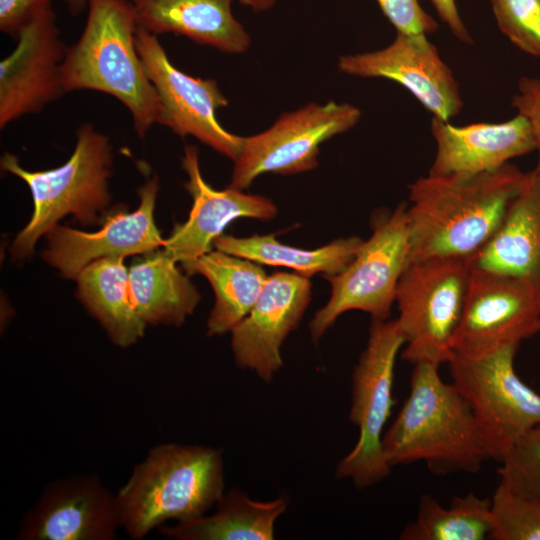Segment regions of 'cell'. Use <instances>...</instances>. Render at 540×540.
<instances>
[{
    "instance_id": "obj_1",
    "label": "cell",
    "mask_w": 540,
    "mask_h": 540,
    "mask_svg": "<svg viewBox=\"0 0 540 540\" xmlns=\"http://www.w3.org/2000/svg\"><path fill=\"white\" fill-rule=\"evenodd\" d=\"M524 172L510 163L471 175H427L409 186V264L470 259L493 237Z\"/></svg>"
},
{
    "instance_id": "obj_2",
    "label": "cell",
    "mask_w": 540,
    "mask_h": 540,
    "mask_svg": "<svg viewBox=\"0 0 540 540\" xmlns=\"http://www.w3.org/2000/svg\"><path fill=\"white\" fill-rule=\"evenodd\" d=\"M438 368L414 365L409 395L382 438L384 456L391 467L423 461L435 474L476 473L490 456L469 403Z\"/></svg>"
},
{
    "instance_id": "obj_3",
    "label": "cell",
    "mask_w": 540,
    "mask_h": 540,
    "mask_svg": "<svg viewBox=\"0 0 540 540\" xmlns=\"http://www.w3.org/2000/svg\"><path fill=\"white\" fill-rule=\"evenodd\" d=\"M84 29L61 66L65 93L93 90L129 111L139 138L157 123L159 101L136 47V12L130 0H89Z\"/></svg>"
},
{
    "instance_id": "obj_4",
    "label": "cell",
    "mask_w": 540,
    "mask_h": 540,
    "mask_svg": "<svg viewBox=\"0 0 540 540\" xmlns=\"http://www.w3.org/2000/svg\"><path fill=\"white\" fill-rule=\"evenodd\" d=\"M220 449L165 443L151 448L116 492L121 528L143 539L164 522H186L205 513L224 493Z\"/></svg>"
},
{
    "instance_id": "obj_5",
    "label": "cell",
    "mask_w": 540,
    "mask_h": 540,
    "mask_svg": "<svg viewBox=\"0 0 540 540\" xmlns=\"http://www.w3.org/2000/svg\"><path fill=\"white\" fill-rule=\"evenodd\" d=\"M113 153L108 136L90 123L76 132V145L69 159L57 168L43 171L24 169L18 158L5 153L2 170L22 179L29 187L34 211L28 224L16 236L11 254L21 260L33 253L38 239L68 214L84 225L97 221L111 195L109 177Z\"/></svg>"
},
{
    "instance_id": "obj_6",
    "label": "cell",
    "mask_w": 540,
    "mask_h": 540,
    "mask_svg": "<svg viewBox=\"0 0 540 540\" xmlns=\"http://www.w3.org/2000/svg\"><path fill=\"white\" fill-rule=\"evenodd\" d=\"M471 270L470 259L463 258H430L407 266L395 298L396 321L405 337L403 360L438 367L450 362Z\"/></svg>"
},
{
    "instance_id": "obj_7",
    "label": "cell",
    "mask_w": 540,
    "mask_h": 540,
    "mask_svg": "<svg viewBox=\"0 0 540 540\" xmlns=\"http://www.w3.org/2000/svg\"><path fill=\"white\" fill-rule=\"evenodd\" d=\"M371 224L372 234L352 262L342 272L325 276L331 295L309 324L314 342L347 311L360 310L380 321L390 315L399 280L409 265L407 206L401 203L391 212L378 213Z\"/></svg>"
},
{
    "instance_id": "obj_8",
    "label": "cell",
    "mask_w": 540,
    "mask_h": 540,
    "mask_svg": "<svg viewBox=\"0 0 540 540\" xmlns=\"http://www.w3.org/2000/svg\"><path fill=\"white\" fill-rule=\"evenodd\" d=\"M405 337L395 320H372L367 345L352 374L349 420L359 428L353 449L339 462L336 477L368 488L391 471L382 447L393 407L394 368Z\"/></svg>"
},
{
    "instance_id": "obj_9",
    "label": "cell",
    "mask_w": 540,
    "mask_h": 540,
    "mask_svg": "<svg viewBox=\"0 0 540 540\" xmlns=\"http://www.w3.org/2000/svg\"><path fill=\"white\" fill-rule=\"evenodd\" d=\"M511 343L478 357L454 354L453 384L469 403L490 459L501 461L511 445L540 424V394L517 375Z\"/></svg>"
},
{
    "instance_id": "obj_10",
    "label": "cell",
    "mask_w": 540,
    "mask_h": 540,
    "mask_svg": "<svg viewBox=\"0 0 540 540\" xmlns=\"http://www.w3.org/2000/svg\"><path fill=\"white\" fill-rule=\"evenodd\" d=\"M361 111L349 103H309L282 114L267 130L244 137L229 187L244 190L260 175H292L318 166L320 145L353 128Z\"/></svg>"
},
{
    "instance_id": "obj_11",
    "label": "cell",
    "mask_w": 540,
    "mask_h": 540,
    "mask_svg": "<svg viewBox=\"0 0 540 540\" xmlns=\"http://www.w3.org/2000/svg\"><path fill=\"white\" fill-rule=\"evenodd\" d=\"M136 47L158 95L157 123L181 137H195L234 161L244 137L227 131L217 120L216 111L228 105L217 82L179 70L171 63L157 35L139 26Z\"/></svg>"
},
{
    "instance_id": "obj_12",
    "label": "cell",
    "mask_w": 540,
    "mask_h": 540,
    "mask_svg": "<svg viewBox=\"0 0 540 540\" xmlns=\"http://www.w3.org/2000/svg\"><path fill=\"white\" fill-rule=\"evenodd\" d=\"M540 333V300L522 280L472 267L454 354L478 357Z\"/></svg>"
},
{
    "instance_id": "obj_13",
    "label": "cell",
    "mask_w": 540,
    "mask_h": 540,
    "mask_svg": "<svg viewBox=\"0 0 540 540\" xmlns=\"http://www.w3.org/2000/svg\"><path fill=\"white\" fill-rule=\"evenodd\" d=\"M0 62V127L42 111L64 93L61 66L67 46L52 5L36 13Z\"/></svg>"
},
{
    "instance_id": "obj_14",
    "label": "cell",
    "mask_w": 540,
    "mask_h": 540,
    "mask_svg": "<svg viewBox=\"0 0 540 540\" xmlns=\"http://www.w3.org/2000/svg\"><path fill=\"white\" fill-rule=\"evenodd\" d=\"M338 68L351 76L397 82L443 121L463 107L457 80L426 34L397 32L393 42L380 50L340 57Z\"/></svg>"
},
{
    "instance_id": "obj_15",
    "label": "cell",
    "mask_w": 540,
    "mask_h": 540,
    "mask_svg": "<svg viewBox=\"0 0 540 540\" xmlns=\"http://www.w3.org/2000/svg\"><path fill=\"white\" fill-rule=\"evenodd\" d=\"M121 528L116 493L96 474L50 482L20 521L18 540H113Z\"/></svg>"
},
{
    "instance_id": "obj_16",
    "label": "cell",
    "mask_w": 540,
    "mask_h": 540,
    "mask_svg": "<svg viewBox=\"0 0 540 540\" xmlns=\"http://www.w3.org/2000/svg\"><path fill=\"white\" fill-rule=\"evenodd\" d=\"M310 301L309 278L288 272L268 276L250 312L231 330L237 366L271 382L283 365L281 346L298 327Z\"/></svg>"
},
{
    "instance_id": "obj_17",
    "label": "cell",
    "mask_w": 540,
    "mask_h": 540,
    "mask_svg": "<svg viewBox=\"0 0 540 540\" xmlns=\"http://www.w3.org/2000/svg\"><path fill=\"white\" fill-rule=\"evenodd\" d=\"M158 188L156 176L147 180L138 190L137 209L109 217L96 232L55 225L45 234L48 244L42 253L44 260L66 278L77 279L95 260L145 254L163 246L165 239H162L153 215Z\"/></svg>"
},
{
    "instance_id": "obj_18",
    "label": "cell",
    "mask_w": 540,
    "mask_h": 540,
    "mask_svg": "<svg viewBox=\"0 0 540 540\" xmlns=\"http://www.w3.org/2000/svg\"><path fill=\"white\" fill-rule=\"evenodd\" d=\"M182 167L188 177L184 187L191 194L193 205L188 219L174 226L163 245L176 262L189 264L211 251L214 240L235 219L270 220L277 215L276 205L266 197L232 187L216 190L207 184L195 146L185 147Z\"/></svg>"
},
{
    "instance_id": "obj_19",
    "label": "cell",
    "mask_w": 540,
    "mask_h": 540,
    "mask_svg": "<svg viewBox=\"0 0 540 540\" xmlns=\"http://www.w3.org/2000/svg\"><path fill=\"white\" fill-rule=\"evenodd\" d=\"M436 154L429 175H471L489 172L535 150L531 128L520 115L499 123L453 126L432 117Z\"/></svg>"
},
{
    "instance_id": "obj_20",
    "label": "cell",
    "mask_w": 540,
    "mask_h": 540,
    "mask_svg": "<svg viewBox=\"0 0 540 540\" xmlns=\"http://www.w3.org/2000/svg\"><path fill=\"white\" fill-rule=\"evenodd\" d=\"M481 268L525 282L540 300V169L524 173L520 188L489 242L472 258Z\"/></svg>"
},
{
    "instance_id": "obj_21",
    "label": "cell",
    "mask_w": 540,
    "mask_h": 540,
    "mask_svg": "<svg viewBox=\"0 0 540 540\" xmlns=\"http://www.w3.org/2000/svg\"><path fill=\"white\" fill-rule=\"evenodd\" d=\"M138 26L174 33L228 54L248 50L251 38L232 13L233 0H130Z\"/></svg>"
},
{
    "instance_id": "obj_22",
    "label": "cell",
    "mask_w": 540,
    "mask_h": 540,
    "mask_svg": "<svg viewBox=\"0 0 540 540\" xmlns=\"http://www.w3.org/2000/svg\"><path fill=\"white\" fill-rule=\"evenodd\" d=\"M132 302L146 324L181 326L201 296L163 249L145 253L129 269Z\"/></svg>"
},
{
    "instance_id": "obj_23",
    "label": "cell",
    "mask_w": 540,
    "mask_h": 540,
    "mask_svg": "<svg viewBox=\"0 0 540 540\" xmlns=\"http://www.w3.org/2000/svg\"><path fill=\"white\" fill-rule=\"evenodd\" d=\"M260 265L217 249L183 265L188 274L206 277L214 290L215 304L207 321L208 336L231 332L250 312L268 277Z\"/></svg>"
},
{
    "instance_id": "obj_24",
    "label": "cell",
    "mask_w": 540,
    "mask_h": 540,
    "mask_svg": "<svg viewBox=\"0 0 540 540\" xmlns=\"http://www.w3.org/2000/svg\"><path fill=\"white\" fill-rule=\"evenodd\" d=\"M122 257H106L88 264L78 275V297L120 347L136 343L146 323L137 313L129 289V270Z\"/></svg>"
},
{
    "instance_id": "obj_25",
    "label": "cell",
    "mask_w": 540,
    "mask_h": 540,
    "mask_svg": "<svg viewBox=\"0 0 540 540\" xmlns=\"http://www.w3.org/2000/svg\"><path fill=\"white\" fill-rule=\"evenodd\" d=\"M287 506L285 497L256 501L232 488L216 502L212 515L164 526L160 532L178 540H272L275 522Z\"/></svg>"
},
{
    "instance_id": "obj_26",
    "label": "cell",
    "mask_w": 540,
    "mask_h": 540,
    "mask_svg": "<svg viewBox=\"0 0 540 540\" xmlns=\"http://www.w3.org/2000/svg\"><path fill=\"white\" fill-rule=\"evenodd\" d=\"M364 240L352 236L338 238L317 249H302L279 242L275 235L235 237L220 235L213 247L258 264L281 266L310 278L317 273L332 276L342 272L355 258Z\"/></svg>"
},
{
    "instance_id": "obj_27",
    "label": "cell",
    "mask_w": 540,
    "mask_h": 540,
    "mask_svg": "<svg viewBox=\"0 0 540 540\" xmlns=\"http://www.w3.org/2000/svg\"><path fill=\"white\" fill-rule=\"evenodd\" d=\"M491 500L473 492L454 496L449 507L421 496L416 519L401 532L402 540H483L491 532Z\"/></svg>"
},
{
    "instance_id": "obj_28",
    "label": "cell",
    "mask_w": 540,
    "mask_h": 540,
    "mask_svg": "<svg viewBox=\"0 0 540 540\" xmlns=\"http://www.w3.org/2000/svg\"><path fill=\"white\" fill-rule=\"evenodd\" d=\"M491 500L492 540H540V500L500 481Z\"/></svg>"
},
{
    "instance_id": "obj_29",
    "label": "cell",
    "mask_w": 540,
    "mask_h": 540,
    "mask_svg": "<svg viewBox=\"0 0 540 540\" xmlns=\"http://www.w3.org/2000/svg\"><path fill=\"white\" fill-rule=\"evenodd\" d=\"M500 463V481L521 495L540 500V424L525 431Z\"/></svg>"
},
{
    "instance_id": "obj_30",
    "label": "cell",
    "mask_w": 540,
    "mask_h": 540,
    "mask_svg": "<svg viewBox=\"0 0 540 540\" xmlns=\"http://www.w3.org/2000/svg\"><path fill=\"white\" fill-rule=\"evenodd\" d=\"M500 31L522 52L540 58V0H491Z\"/></svg>"
},
{
    "instance_id": "obj_31",
    "label": "cell",
    "mask_w": 540,
    "mask_h": 540,
    "mask_svg": "<svg viewBox=\"0 0 540 540\" xmlns=\"http://www.w3.org/2000/svg\"><path fill=\"white\" fill-rule=\"evenodd\" d=\"M376 2L397 32L427 34L438 29L437 22L421 7L419 0H376Z\"/></svg>"
},
{
    "instance_id": "obj_32",
    "label": "cell",
    "mask_w": 540,
    "mask_h": 540,
    "mask_svg": "<svg viewBox=\"0 0 540 540\" xmlns=\"http://www.w3.org/2000/svg\"><path fill=\"white\" fill-rule=\"evenodd\" d=\"M518 115L528 122L538 151L537 167L540 169V79L523 76L518 80V93L512 99Z\"/></svg>"
},
{
    "instance_id": "obj_33",
    "label": "cell",
    "mask_w": 540,
    "mask_h": 540,
    "mask_svg": "<svg viewBox=\"0 0 540 540\" xmlns=\"http://www.w3.org/2000/svg\"><path fill=\"white\" fill-rule=\"evenodd\" d=\"M52 0H0V30L17 40L25 25Z\"/></svg>"
},
{
    "instance_id": "obj_34",
    "label": "cell",
    "mask_w": 540,
    "mask_h": 540,
    "mask_svg": "<svg viewBox=\"0 0 540 540\" xmlns=\"http://www.w3.org/2000/svg\"><path fill=\"white\" fill-rule=\"evenodd\" d=\"M440 19L449 27L453 35L460 41L471 44L472 38L463 23L455 0H430Z\"/></svg>"
},
{
    "instance_id": "obj_35",
    "label": "cell",
    "mask_w": 540,
    "mask_h": 540,
    "mask_svg": "<svg viewBox=\"0 0 540 540\" xmlns=\"http://www.w3.org/2000/svg\"><path fill=\"white\" fill-rule=\"evenodd\" d=\"M245 7L254 12H265L275 6L278 0H238Z\"/></svg>"
},
{
    "instance_id": "obj_36",
    "label": "cell",
    "mask_w": 540,
    "mask_h": 540,
    "mask_svg": "<svg viewBox=\"0 0 540 540\" xmlns=\"http://www.w3.org/2000/svg\"><path fill=\"white\" fill-rule=\"evenodd\" d=\"M68 7V10L73 15L80 14L88 7L89 0H62Z\"/></svg>"
}]
</instances>
